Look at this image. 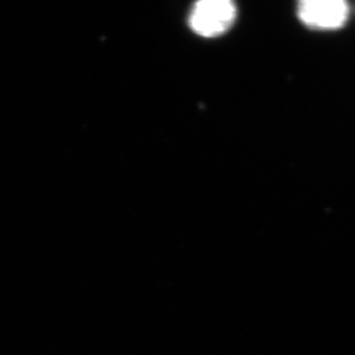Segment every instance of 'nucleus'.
Masks as SVG:
<instances>
[{
	"label": "nucleus",
	"mask_w": 355,
	"mask_h": 355,
	"mask_svg": "<svg viewBox=\"0 0 355 355\" xmlns=\"http://www.w3.org/2000/svg\"><path fill=\"white\" fill-rule=\"evenodd\" d=\"M236 15L235 3L229 0H202L192 8L189 24L199 36L215 37L232 27Z\"/></svg>",
	"instance_id": "1"
},
{
	"label": "nucleus",
	"mask_w": 355,
	"mask_h": 355,
	"mask_svg": "<svg viewBox=\"0 0 355 355\" xmlns=\"http://www.w3.org/2000/svg\"><path fill=\"white\" fill-rule=\"evenodd\" d=\"M297 13L307 27L332 31L345 26L349 6L343 0H304L299 3Z\"/></svg>",
	"instance_id": "2"
}]
</instances>
